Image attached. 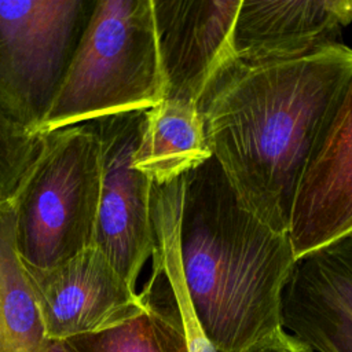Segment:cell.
<instances>
[{
    "instance_id": "5bb4252c",
    "label": "cell",
    "mask_w": 352,
    "mask_h": 352,
    "mask_svg": "<svg viewBox=\"0 0 352 352\" xmlns=\"http://www.w3.org/2000/svg\"><path fill=\"white\" fill-rule=\"evenodd\" d=\"M184 180L153 184V272L164 279L186 334L188 352H219L202 331L191 307L180 256V212Z\"/></svg>"
},
{
    "instance_id": "5b68a950",
    "label": "cell",
    "mask_w": 352,
    "mask_h": 352,
    "mask_svg": "<svg viewBox=\"0 0 352 352\" xmlns=\"http://www.w3.org/2000/svg\"><path fill=\"white\" fill-rule=\"evenodd\" d=\"M94 6L84 0H0L1 122L33 138Z\"/></svg>"
},
{
    "instance_id": "2e32d148",
    "label": "cell",
    "mask_w": 352,
    "mask_h": 352,
    "mask_svg": "<svg viewBox=\"0 0 352 352\" xmlns=\"http://www.w3.org/2000/svg\"><path fill=\"white\" fill-rule=\"evenodd\" d=\"M40 138H30L0 121V201H8L37 155Z\"/></svg>"
},
{
    "instance_id": "8fae6325",
    "label": "cell",
    "mask_w": 352,
    "mask_h": 352,
    "mask_svg": "<svg viewBox=\"0 0 352 352\" xmlns=\"http://www.w3.org/2000/svg\"><path fill=\"white\" fill-rule=\"evenodd\" d=\"M352 0H242L232 51L248 60L294 58L341 44Z\"/></svg>"
},
{
    "instance_id": "277c9868",
    "label": "cell",
    "mask_w": 352,
    "mask_h": 352,
    "mask_svg": "<svg viewBox=\"0 0 352 352\" xmlns=\"http://www.w3.org/2000/svg\"><path fill=\"white\" fill-rule=\"evenodd\" d=\"M38 138L37 155L8 201L23 265L45 270L95 243L102 150L94 122Z\"/></svg>"
},
{
    "instance_id": "ba28073f",
    "label": "cell",
    "mask_w": 352,
    "mask_h": 352,
    "mask_svg": "<svg viewBox=\"0 0 352 352\" xmlns=\"http://www.w3.org/2000/svg\"><path fill=\"white\" fill-rule=\"evenodd\" d=\"M352 234V73L331 103L296 194L289 239L297 257Z\"/></svg>"
},
{
    "instance_id": "6da1fadb",
    "label": "cell",
    "mask_w": 352,
    "mask_h": 352,
    "mask_svg": "<svg viewBox=\"0 0 352 352\" xmlns=\"http://www.w3.org/2000/svg\"><path fill=\"white\" fill-rule=\"evenodd\" d=\"M352 73V48L248 60L232 54L198 102L205 136L241 202L287 234L319 128Z\"/></svg>"
},
{
    "instance_id": "8992f818",
    "label": "cell",
    "mask_w": 352,
    "mask_h": 352,
    "mask_svg": "<svg viewBox=\"0 0 352 352\" xmlns=\"http://www.w3.org/2000/svg\"><path fill=\"white\" fill-rule=\"evenodd\" d=\"M143 117L144 111H136L94 122L102 150L95 245L135 290L154 250L153 183L133 165Z\"/></svg>"
},
{
    "instance_id": "52a82bcc",
    "label": "cell",
    "mask_w": 352,
    "mask_h": 352,
    "mask_svg": "<svg viewBox=\"0 0 352 352\" xmlns=\"http://www.w3.org/2000/svg\"><path fill=\"white\" fill-rule=\"evenodd\" d=\"M47 337L63 341L117 326L147 307L98 245L45 270L26 267Z\"/></svg>"
},
{
    "instance_id": "7c38bea8",
    "label": "cell",
    "mask_w": 352,
    "mask_h": 352,
    "mask_svg": "<svg viewBox=\"0 0 352 352\" xmlns=\"http://www.w3.org/2000/svg\"><path fill=\"white\" fill-rule=\"evenodd\" d=\"M212 157L198 106L165 98L144 111L135 168L154 186H166Z\"/></svg>"
},
{
    "instance_id": "9a60e30c",
    "label": "cell",
    "mask_w": 352,
    "mask_h": 352,
    "mask_svg": "<svg viewBox=\"0 0 352 352\" xmlns=\"http://www.w3.org/2000/svg\"><path fill=\"white\" fill-rule=\"evenodd\" d=\"M146 309L110 329L63 340L66 352H188L177 311L146 290Z\"/></svg>"
},
{
    "instance_id": "4fadbf2b",
    "label": "cell",
    "mask_w": 352,
    "mask_h": 352,
    "mask_svg": "<svg viewBox=\"0 0 352 352\" xmlns=\"http://www.w3.org/2000/svg\"><path fill=\"white\" fill-rule=\"evenodd\" d=\"M41 314L15 241L14 210L0 201V352H50Z\"/></svg>"
},
{
    "instance_id": "e0dca14e",
    "label": "cell",
    "mask_w": 352,
    "mask_h": 352,
    "mask_svg": "<svg viewBox=\"0 0 352 352\" xmlns=\"http://www.w3.org/2000/svg\"><path fill=\"white\" fill-rule=\"evenodd\" d=\"M243 352H314L296 337L289 334L285 329L256 341Z\"/></svg>"
},
{
    "instance_id": "3957f363",
    "label": "cell",
    "mask_w": 352,
    "mask_h": 352,
    "mask_svg": "<svg viewBox=\"0 0 352 352\" xmlns=\"http://www.w3.org/2000/svg\"><path fill=\"white\" fill-rule=\"evenodd\" d=\"M166 96L154 0L95 1L60 84L32 136L147 111Z\"/></svg>"
},
{
    "instance_id": "9c48e42d",
    "label": "cell",
    "mask_w": 352,
    "mask_h": 352,
    "mask_svg": "<svg viewBox=\"0 0 352 352\" xmlns=\"http://www.w3.org/2000/svg\"><path fill=\"white\" fill-rule=\"evenodd\" d=\"M280 319L314 352H352V234L297 257Z\"/></svg>"
},
{
    "instance_id": "30bf717a",
    "label": "cell",
    "mask_w": 352,
    "mask_h": 352,
    "mask_svg": "<svg viewBox=\"0 0 352 352\" xmlns=\"http://www.w3.org/2000/svg\"><path fill=\"white\" fill-rule=\"evenodd\" d=\"M242 0H154L168 96L198 106L212 77L234 54Z\"/></svg>"
},
{
    "instance_id": "7a4b0ae2",
    "label": "cell",
    "mask_w": 352,
    "mask_h": 352,
    "mask_svg": "<svg viewBox=\"0 0 352 352\" xmlns=\"http://www.w3.org/2000/svg\"><path fill=\"white\" fill-rule=\"evenodd\" d=\"M183 180L180 256L191 307L219 352H243L283 329L282 293L297 256L287 234L241 202L213 155Z\"/></svg>"
}]
</instances>
